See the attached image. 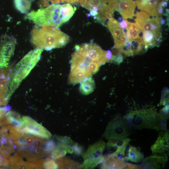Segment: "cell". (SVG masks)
Segmentation results:
<instances>
[{
	"mask_svg": "<svg viewBox=\"0 0 169 169\" xmlns=\"http://www.w3.org/2000/svg\"><path fill=\"white\" fill-rule=\"evenodd\" d=\"M76 9L70 4H53L45 8L32 11L25 18L33 21L37 25L60 27L68 21Z\"/></svg>",
	"mask_w": 169,
	"mask_h": 169,
	"instance_id": "1",
	"label": "cell"
},
{
	"mask_svg": "<svg viewBox=\"0 0 169 169\" xmlns=\"http://www.w3.org/2000/svg\"><path fill=\"white\" fill-rule=\"evenodd\" d=\"M69 39L68 35L51 26L35 25L31 33L30 41L34 47L48 51L64 46Z\"/></svg>",
	"mask_w": 169,
	"mask_h": 169,
	"instance_id": "2",
	"label": "cell"
},
{
	"mask_svg": "<svg viewBox=\"0 0 169 169\" xmlns=\"http://www.w3.org/2000/svg\"><path fill=\"white\" fill-rule=\"evenodd\" d=\"M43 49L36 48L27 54L14 67L8 92V100L39 61Z\"/></svg>",
	"mask_w": 169,
	"mask_h": 169,
	"instance_id": "3",
	"label": "cell"
},
{
	"mask_svg": "<svg viewBox=\"0 0 169 169\" xmlns=\"http://www.w3.org/2000/svg\"><path fill=\"white\" fill-rule=\"evenodd\" d=\"M125 119L129 125L138 129L151 128L159 131L165 129L166 126V119L150 110L133 112Z\"/></svg>",
	"mask_w": 169,
	"mask_h": 169,
	"instance_id": "4",
	"label": "cell"
},
{
	"mask_svg": "<svg viewBox=\"0 0 169 169\" xmlns=\"http://www.w3.org/2000/svg\"><path fill=\"white\" fill-rule=\"evenodd\" d=\"M135 16L136 24L142 32L152 33L162 39L161 17L152 16L142 11L136 12Z\"/></svg>",
	"mask_w": 169,
	"mask_h": 169,
	"instance_id": "5",
	"label": "cell"
},
{
	"mask_svg": "<svg viewBox=\"0 0 169 169\" xmlns=\"http://www.w3.org/2000/svg\"><path fill=\"white\" fill-rule=\"evenodd\" d=\"M74 48L75 51L77 53L87 57L100 66L108 62L106 57L107 51L104 50L96 44L91 43L77 45Z\"/></svg>",
	"mask_w": 169,
	"mask_h": 169,
	"instance_id": "6",
	"label": "cell"
},
{
	"mask_svg": "<svg viewBox=\"0 0 169 169\" xmlns=\"http://www.w3.org/2000/svg\"><path fill=\"white\" fill-rule=\"evenodd\" d=\"M16 44V39L13 36L5 35L0 38V69L8 66Z\"/></svg>",
	"mask_w": 169,
	"mask_h": 169,
	"instance_id": "7",
	"label": "cell"
},
{
	"mask_svg": "<svg viewBox=\"0 0 169 169\" xmlns=\"http://www.w3.org/2000/svg\"><path fill=\"white\" fill-rule=\"evenodd\" d=\"M137 8L154 17H161L168 0H135Z\"/></svg>",
	"mask_w": 169,
	"mask_h": 169,
	"instance_id": "8",
	"label": "cell"
},
{
	"mask_svg": "<svg viewBox=\"0 0 169 169\" xmlns=\"http://www.w3.org/2000/svg\"><path fill=\"white\" fill-rule=\"evenodd\" d=\"M13 64L0 69V106H6L9 87L14 68Z\"/></svg>",
	"mask_w": 169,
	"mask_h": 169,
	"instance_id": "9",
	"label": "cell"
},
{
	"mask_svg": "<svg viewBox=\"0 0 169 169\" xmlns=\"http://www.w3.org/2000/svg\"><path fill=\"white\" fill-rule=\"evenodd\" d=\"M108 3L120 13L123 19H132L135 16L136 4L134 0H108Z\"/></svg>",
	"mask_w": 169,
	"mask_h": 169,
	"instance_id": "10",
	"label": "cell"
},
{
	"mask_svg": "<svg viewBox=\"0 0 169 169\" xmlns=\"http://www.w3.org/2000/svg\"><path fill=\"white\" fill-rule=\"evenodd\" d=\"M22 119L24 124V133L38 136L44 139H49L51 134L45 128L32 118L23 116Z\"/></svg>",
	"mask_w": 169,
	"mask_h": 169,
	"instance_id": "11",
	"label": "cell"
},
{
	"mask_svg": "<svg viewBox=\"0 0 169 169\" xmlns=\"http://www.w3.org/2000/svg\"><path fill=\"white\" fill-rule=\"evenodd\" d=\"M107 26L111 33L114 41V47H122L126 41V36L124 29L120 27L119 22L113 17L109 18Z\"/></svg>",
	"mask_w": 169,
	"mask_h": 169,
	"instance_id": "12",
	"label": "cell"
},
{
	"mask_svg": "<svg viewBox=\"0 0 169 169\" xmlns=\"http://www.w3.org/2000/svg\"><path fill=\"white\" fill-rule=\"evenodd\" d=\"M18 153L28 161L35 162L39 160L43 155V150L40 146L32 144H26L16 147Z\"/></svg>",
	"mask_w": 169,
	"mask_h": 169,
	"instance_id": "13",
	"label": "cell"
},
{
	"mask_svg": "<svg viewBox=\"0 0 169 169\" xmlns=\"http://www.w3.org/2000/svg\"><path fill=\"white\" fill-rule=\"evenodd\" d=\"M92 75L88 66L84 64L78 65L70 70L68 82L70 84L78 83L90 78Z\"/></svg>",
	"mask_w": 169,
	"mask_h": 169,
	"instance_id": "14",
	"label": "cell"
},
{
	"mask_svg": "<svg viewBox=\"0 0 169 169\" xmlns=\"http://www.w3.org/2000/svg\"><path fill=\"white\" fill-rule=\"evenodd\" d=\"M169 134L166 130L161 131L155 143L151 147L154 155L167 156L169 151Z\"/></svg>",
	"mask_w": 169,
	"mask_h": 169,
	"instance_id": "15",
	"label": "cell"
},
{
	"mask_svg": "<svg viewBox=\"0 0 169 169\" xmlns=\"http://www.w3.org/2000/svg\"><path fill=\"white\" fill-rule=\"evenodd\" d=\"M113 123V138L121 139L126 138L129 135V125L125 120L118 118Z\"/></svg>",
	"mask_w": 169,
	"mask_h": 169,
	"instance_id": "16",
	"label": "cell"
},
{
	"mask_svg": "<svg viewBox=\"0 0 169 169\" xmlns=\"http://www.w3.org/2000/svg\"><path fill=\"white\" fill-rule=\"evenodd\" d=\"M168 161L167 156L153 155L146 158L142 161L144 169H161Z\"/></svg>",
	"mask_w": 169,
	"mask_h": 169,
	"instance_id": "17",
	"label": "cell"
},
{
	"mask_svg": "<svg viewBox=\"0 0 169 169\" xmlns=\"http://www.w3.org/2000/svg\"><path fill=\"white\" fill-rule=\"evenodd\" d=\"M8 159L9 163V167L12 169H33L34 167L32 163L24 161L18 152L10 156Z\"/></svg>",
	"mask_w": 169,
	"mask_h": 169,
	"instance_id": "18",
	"label": "cell"
},
{
	"mask_svg": "<svg viewBox=\"0 0 169 169\" xmlns=\"http://www.w3.org/2000/svg\"><path fill=\"white\" fill-rule=\"evenodd\" d=\"M114 10L111 5L107 4L98 10L97 14L94 18L103 26H106L105 21L108 19L112 17Z\"/></svg>",
	"mask_w": 169,
	"mask_h": 169,
	"instance_id": "19",
	"label": "cell"
},
{
	"mask_svg": "<svg viewBox=\"0 0 169 169\" xmlns=\"http://www.w3.org/2000/svg\"><path fill=\"white\" fill-rule=\"evenodd\" d=\"M103 168L108 169H128L126 162L118 157L111 155L105 161Z\"/></svg>",
	"mask_w": 169,
	"mask_h": 169,
	"instance_id": "20",
	"label": "cell"
},
{
	"mask_svg": "<svg viewBox=\"0 0 169 169\" xmlns=\"http://www.w3.org/2000/svg\"><path fill=\"white\" fill-rule=\"evenodd\" d=\"M127 25L126 27V41H131L138 40L142 38L140 36L141 31L135 23L129 22L126 20Z\"/></svg>",
	"mask_w": 169,
	"mask_h": 169,
	"instance_id": "21",
	"label": "cell"
},
{
	"mask_svg": "<svg viewBox=\"0 0 169 169\" xmlns=\"http://www.w3.org/2000/svg\"><path fill=\"white\" fill-rule=\"evenodd\" d=\"M130 141V139L127 138L113 141L110 145L115 148V151L112 155L120 157L124 156L126 147Z\"/></svg>",
	"mask_w": 169,
	"mask_h": 169,
	"instance_id": "22",
	"label": "cell"
},
{
	"mask_svg": "<svg viewBox=\"0 0 169 169\" xmlns=\"http://www.w3.org/2000/svg\"><path fill=\"white\" fill-rule=\"evenodd\" d=\"M144 156L140 150L135 146H130L128 148L127 156L122 160L139 163L143 160Z\"/></svg>",
	"mask_w": 169,
	"mask_h": 169,
	"instance_id": "23",
	"label": "cell"
},
{
	"mask_svg": "<svg viewBox=\"0 0 169 169\" xmlns=\"http://www.w3.org/2000/svg\"><path fill=\"white\" fill-rule=\"evenodd\" d=\"M95 87L94 80L91 77H90L81 82L79 86V90L83 94L87 95L93 91Z\"/></svg>",
	"mask_w": 169,
	"mask_h": 169,
	"instance_id": "24",
	"label": "cell"
},
{
	"mask_svg": "<svg viewBox=\"0 0 169 169\" xmlns=\"http://www.w3.org/2000/svg\"><path fill=\"white\" fill-rule=\"evenodd\" d=\"M108 3V0H90L88 9L90 11V15L94 17L95 16L98 10Z\"/></svg>",
	"mask_w": 169,
	"mask_h": 169,
	"instance_id": "25",
	"label": "cell"
},
{
	"mask_svg": "<svg viewBox=\"0 0 169 169\" xmlns=\"http://www.w3.org/2000/svg\"><path fill=\"white\" fill-rule=\"evenodd\" d=\"M16 9L22 13H27L30 10L31 2L29 0H13Z\"/></svg>",
	"mask_w": 169,
	"mask_h": 169,
	"instance_id": "26",
	"label": "cell"
},
{
	"mask_svg": "<svg viewBox=\"0 0 169 169\" xmlns=\"http://www.w3.org/2000/svg\"><path fill=\"white\" fill-rule=\"evenodd\" d=\"M6 116L10 122L15 126H19L24 125L22 119L18 113L9 110L7 112Z\"/></svg>",
	"mask_w": 169,
	"mask_h": 169,
	"instance_id": "27",
	"label": "cell"
},
{
	"mask_svg": "<svg viewBox=\"0 0 169 169\" xmlns=\"http://www.w3.org/2000/svg\"><path fill=\"white\" fill-rule=\"evenodd\" d=\"M10 109L9 106L0 107V127L11 124L6 116L7 112Z\"/></svg>",
	"mask_w": 169,
	"mask_h": 169,
	"instance_id": "28",
	"label": "cell"
},
{
	"mask_svg": "<svg viewBox=\"0 0 169 169\" xmlns=\"http://www.w3.org/2000/svg\"><path fill=\"white\" fill-rule=\"evenodd\" d=\"M111 62L119 64L123 61V56L118 48L113 47L111 49Z\"/></svg>",
	"mask_w": 169,
	"mask_h": 169,
	"instance_id": "29",
	"label": "cell"
},
{
	"mask_svg": "<svg viewBox=\"0 0 169 169\" xmlns=\"http://www.w3.org/2000/svg\"><path fill=\"white\" fill-rule=\"evenodd\" d=\"M60 3V0H40L38 3L41 8H45L51 5Z\"/></svg>",
	"mask_w": 169,
	"mask_h": 169,
	"instance_id": "30",
	"label": "cell"
},
{
	"mask_svg": "<svg viewBox=\"0 0 169 169\" xmlns=\"http://www.w3.org/2000/svg\"><path fill=\"white\" fill-rule=\"evenodd\" d=\"M100 66L98 63L96 62H92L88 65V68L93 74H94L98 71Z\"/></svg>",
	"mask_w": 169,
	"mask_h": 169,
	"instance_id": "31",
	"label": "cell"
},
{
	"mask_svg": "<svg viewBox=\"0 0 169 169\" xmlns=\"http://www.w3.org/2000/svg\"><path fill=\"white\" fill-rule=\"evenodd\" d=\"M128 169H142L143 166L142 165L135 164L127 163Z\"/></svg>",
	"mask_w": 169,
	"mask_h": 169,
	"instance_id": "32",
	"label": "cell"
},
{
	"mask_svg": "<svg viewBox=\"0 0 169 169\" xmlns=\"http://www.w3.org/2000/svg\"><path fill=\"white\" fill-rule=\"evenodd\" d=\"M7 159V158H4L0 152V167L1 166L4 167V165Z\"/></svg>",
	"mask_w": 169,
	"mask_h": 169,
	"instance_id": "33",
	"label": "cell"
},
{
	"mask_svg": "<svg viewBox=\"0 0 169 169\" xmlns=\"http://www.w3.org/2000/svg\"><path fill=\"white\" fill-rule=\"evenodd\" d=\"M80 0H60V3L69 4H74L77 3Z\"/></svg>",
	"mask_w": 169,
	"mask_h": 169,
	"instance_id": "34",
	"label": "cell"
},
{
	"mask_svg": "<svg viewBox=\"0 0 169 169\" xmlns=\"http://www.w3.org/2000/svg\"><path fill=\"white\" fill-rule=\"evenodd\" d=\"M126 20L125 19L122 20L119 23L120 27L123 29L126 28L127 25Z\"/></svg>",
	"mask_w": 169,
	"mask_h": 169,
	"instance_id": "35",
	"label": "cell"
},
{
	"mask_svg": "<svg viewBox=\"0 0 169 169\" xmlns=\"http://www.w3.org/2000/svg\"><path fill=\"white\" fill-rule=\"evenodd\" d=\"M161 24H164L166 23L165 20L164 19H161Z\"/></svg>",
	"mask_w": 169,
	"mask_h": 169,
	"instance_id": "36",
	"label": "cell"
},
{
	"mask_svg": "<svg viewBox=\"0 0 169 169\" xmlns=\"http://www.w3.org/2000/svg\"><path fill=\"white\" fill-rule=\"evenodd\" d=\"M3 146V145L2 144L1 141V138L0 137V151L1 150V149H2Z\"/></svg>",
	"mask_w": 169,
	"mask_h": 169,
	"instance_id": "37",
	"label": "cell"
}]
</instances>
